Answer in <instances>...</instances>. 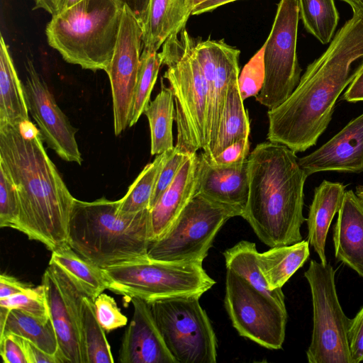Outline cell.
<instances>
[{"instance_id": "obj_1", "label": "cell", "mask_w": 363, "mask_h": 363, "mask_svg": "<svg viewBox=\"0 0 363 363\" xmlns=\"http://www.w3.org/2000/svg\"><path fill=\"white\" fill-rule=\"evenodd\" d=\"M363 60V17L354 15L338 30L325 51L309 64L292 94L269 110V141L296 153L314 146L331 121L336 101Z\"/></svg>"}, {"instance_id": "obj_2", "label": "cell", "mask_w": 363, "mask_h": 363, "mask_svg": "<svg viewBox=\"0 0 363 363\" xmlns=\"http://www.w3.org/2000/svg\"><path fill=\"white\" fill-rule=\"evenodd\" d=\"M42 139L30 121L0 124V164L13 180L20 203L15 230L52 252L68 243L75 198L48 155Z\"/></svg>"}, {"instance_id": "obj_3", "label": "cell", "mask_w": 363, "mask_h": 363, "mask_svg": "<svg viewBox=\"0 0 363 363\" xmlns=\"http://www.w3.org/2000/svg\"><path fill=\"white\" fill-rule=\"evenodd\" d=\"M296 154L269 140L257 144L247 158L249 193L241 217L270 247L302 240L303 188L308 176Z\"/></svg>"}, {"instance_id": "obj_4", "label": "cell", "mask_w": 363, "mask_h": 363, "mask_svg": "<svg viewBox=\"0 0 363 363\" xmlns=\"http://www.w3.org/2000/svg\"><path fill=\"white\" fill-rule=\"evenodd\" d=\"M118 207V200L104 197L74 201L68 244L103 269L148 257L153 240L150 208L123 213Z\"/></svg>"}, {"instance_id": "obj_5", "label": "cell", "mask_w": 363, "mask_h": 363, "mask_svg": "<svg viewBox=\"0 0 363 363\" xmlns=\"http://www.w3.org/2000/svg\"><path fill=\"white\" fill-rule=\"evenodd\" d=\"M123 8L120 0H83L52 16L45 28L48 43L67 62L106 72Z\"/></svg>"}, {"instance_id": "obj_6", "label": "cell", "mask_w": 363, "mask_h": 363, "mask_svg": "<svg viewBox=\"0 0 363 363\" xmlns=\"http://www.w3.org/2000/svg\"><path fill=\"white\" fill-rule=\"evenodd\" d=\"M196 39L185 29L171 35L162 45V64L167 67L163 77L175 102L177 140L175 147L196 153L208 146V89L194 51Z\"/></svg>"}, {"instance_id": "obj_7", "label": "cell", "mask_w": 363, "mask_h": 363, "mask_svg": "<svg viewBox=\"0 0 363 363\" xmlns=\"http://www.w3.org/2000/svg\"><path fill=\"white\" fill-rule=\"evenodd\" d=\"M108 290L130 299L153 301L180 296L201 297L216 281L203 262H167L149 257L104 269Z\"/></svg>"}, {"instance_id": "obj_8", "label": "cell", "mask_w": 363, "mask_h": 363, "mask_svg": "<svg viewBox=\"0 0 363 363\" xmlns=\"http://www.w3.org/2000/svg\"><path fill=\"white\" fill-rule=\"evenodd\" d=\"M241 215L196 193L169 229L151 241L147 256L167 262H203L222 226Z\"/></svg>"}, {"instance_id": "obj_9", "label": "cell", "mask_w": 363, "mask_h": 363, "mask_svg": "<svg viewBox=\"0 0 363 363\" xmlns=\"http://www.w3.org/2000/svg\"><path fill=\"white\" fill-rule=\"evenodd\" d=\"M304 277L313 303V332L306 351L310 363H352L347 333L351 319L340 303L335 271L328 264L311 260Z\"/></svg>"}, {"instance_id": "obj_10", "label": "cell", "mask_w": 363, "mask_h": 363, "mask_svg": "<svg viewBox=\"0 0 363 363\" xmlns=\"http://www.w3.org/2000/svg\"><path fill=\"white\" fill-rule=\"evenodd\" d=\"M198 296L157 300L150 307L165 343L177 363H216L217 340Z\"/></svg>"}, {"instance_id": "obj_11", "label": "cell", "mask_w": 363, "mask_h": 363, "mask_svg": "<svg viewBox=\"0 0 363 363\" xmlns=\"http://www.w3.org/2000/svg\"><path fill=\"white\" fill-rule=\"evenodd\" d=\"M298 0H280L264 47V80L256 101L272 110L292 94L301 69L296 43L299 21Z\"/></svg>"}, {"instance_id": "obj_12", "label": "cell", "mask_w": 363, "mask_h": 363, "mask_svg": "<svg viewBox=\"0 0 363 363\" xmlns=\"http://www.w3.org/2000/svg\"><path fill=\"white\" fill-rule=\"evenodd\" d=\"M224 304L233 326L240 336L267 349L282 347L287 322L285 303L227 269Z\"/></svg>"}, {"instance_id": "obj_13", "label": "cell", "mask_w": 363, "mask_h": 363, "mask_svg": "<svg viewBox=\"0 0 363 363\" xmlns=\"http://www.w3.org/2000/svg\"><path fill=\"white\" fill-rule=\"evenodd\" d=\"M50 319L58 341L60 363H86L82 303L86 296L57 265L49 262L42 277Z\"/></svg>"}, {"instance_id": "obj_14", "label": "cell", "mask_w": 363, "mask_h": 363, "mask_svg": "<svg viewBox=\"0 0 363 363\" xmlns=\"http://www.w3.org/2000/svg\"><path fill=\"white\" fill-rule=\"evenodd\" d=\"M143 48L142 24L124 5L117 42L106 72L111 84L116 135L129 127Z\"/></svg>"}, {"instance_id": "obj_15", "label": "cell", "mask_w": 363, "mask_h": 363, "mask_svg": "<svg viewBox=\"0 0 363 363\" xmlns=\"http://www.w3.org/2000/svg\"><path fill=\"white\" fill-rule=\"evenodd\" d=\"M23 84L29 113L34 118L48 147L66 162L81 164L82 155L76 140L77 131L58 106L47 84L27 58Z\"/></svg>"}, {"instance_id": "obj_16", "label": "cell", "mask_w": 363, "mask_h": 363, "mask_svg": "<svg viewBox=\"0 0 363 363\" xmlns=\"http://www.w3.org/2000/svg\"><path fill=\"white\" fill-rule=\"evenodd\" d=\"M133 315L119 350L121 363H177L169 350L152 314L150 304L131 298Z\"/></svg>"}, {"instance_id": "obj_17", "label": "cell", "mask_w": 363, "mask_h": 363, "mask_svg": "<svg viewBox=\"0 0 363 363\" xmlns=\"http://www.w3.org/2000/svg\"><path fill=\"white\" fill-rule=\"evenodd\" d=\"M298 164L308 176L327 171L362 172L363 113L318 149L298 158Z\"/></svg>"}, {"instance_id": "obj_18", "label": "cell", "mask_w": 363, "mask_h": 363, "mask_svg": "<svg viewBox=\"0 0 363 363\" xmlns=\"http://www.w3.org/2000/svg\"><path fill=\"white\" fill-rule=\"evenodd\" d=\"M196 193L234 208L242 214L249 193L248 160L233 164L215 165L202 152L198 155Z\"/></svg>"}, {"instance_id": "obj_19", "label": "cell", "mask_w": 363, "mask_h": 363, "mask_svg": "<svg viewBox=\"0 0 363 363\" xmlns=\"http://www.w3.org/2000/svg\"><path fill=\"white\" fill-rule=\"evenodd\" d=\"M333 229L337 259L363 278V204L352 190L346 191Z\"/></svg>"}, {"instance_id": "obj_20", "label": "cell", "mask_w": 363, "mask_h": 363, "mask_svg": "<svg viewBox=\"0 0 363 363\" xmlns=\"http://www.w3.org/2000/svg\"><path fill=\"white\" fill-rule=\"evenodd\" d=\"M214 66V84L208 111V146L203 151L208 154L216 142L227 99L230 84L240 74V50L228 45L223 40H205Z\"/></svg>"}, {"instance_id": "obj_21", "label": "cell", "mask_w": 363, "mask_h": 363, "mask_svg": "<svg viewBox=\"0 0 363 363\" xmlns=\"http://www.w3.org/2000/svg\"><path fill=\"white\" fill-rule=\"evenodd\" d=\"M197 162L198 155L191 154L173 182L150 208L153 240L169 229L194 196Z\"/></svg>"}, {"instance_id": "obj_22", "label": "cell", "mask_w": 363, "mask_h": 363, "mask_svg": "<svg viewBox=\"0 0 363 363\" xmlns=\"http://www.w3.org/2000/svg\"><path fill=\"white\" fill-rule=\"evenodd\" d=\"M346 186L323 180L314 189L313 201L306 219L308 241L318 254L320 262L328 264L325 242L330 223L341 206Z\"/></svg>"}, {"instance_id": "obj_23", "label": "cell", "mask_w": 363, "mask_h": 363, "mask_svg": "<svg viewBox=\"0 0 363 363\" xmlns=\"http://www.w3.org/2000/svg\"><path fill=\"white\" fill-rule=\"evenodd\" d=\"M191 15L187 0H150L141 23L143 48L158 51L171 35L185 28Z\"/></svg>"}, {"instance_id": "obj_24", "label": "cell", "mask_w": 363, "mask_h": 363, "mask_svg": "<svg viewBox=\"0 0 363 363\" xmlns=\"http://www.w3.org/2000/svg\"><path fill=\"white\" fill-rule=\"evenodd\" d=\"M310 255L309 242L271 247L257 254V265L268 289H281L291 276L306 262Z\"/></svg>"}, {"instance_id": "obj_25", "label": "cell", "mask_w": 363, "mask_h": 363, "mask_svg": "<svg viewBox=\"0 0 363 363\" xmlns=\"http://www.w3.org/2000/svg\"><path fill=\"white\" fill-rule=\"evenodd\" d=\"M23 86L18 78L9 48L0 39V124L30 121Z\"/></svg>"}, {"instance_id": "obj_26", "label": "cell", "mask_w": 363, "mask_h": 363, "mask_svg": "<svg viewBox=\"0 0 363 363\" xmlns=\"http://www.w3.org/2000/svg\"><path fill=\"white\" fill-rule=\"evenodd\" d=\"M49 262L62 269L93 301L108 289L109 280L104 269L77 252L68 243L52 251Z\"/></svg>"}, {"instance_id": "obj_27", "label": "cell", "mask_w": 363, "mask_h": 363, "mask_svg": "<svg viewBox=\"0 0 363 363\" xmlns=\"http://www.w3.org/2000/svg\"><path fill=\"white\" fill-rule=\"evenodd\" d=\"M238 77H234L230 84L214 145L208 154L203 152L208 160L218 156L233 143L249 137L250 121L239 90Z\"/></svg>"}, {"instance_id": "obj_28", "label": "cell", "mask_w": 363, "mask_h": 363, "mask_svg": "<svg viewBox=\"0 0 363 363\" xmlns=\"http://www.w3.org/2000/svg\"><path fill=\"white\" fill-rule=\"evenodd\" d=\"M174 96L169 87L162 81L161 90L155 99L150 101L144 111L150 125L151 155H160L172 150V123L175 119Z\"/></svg>"}, {"instance_id": "obj_29", "label": "cell", "mask_w": 363, "mask_h": 363, "mask_svg": "<svg viewBox=\"0 0 363 363\" xmlns=\"http://www.w3.org/2000/svg\"><path fill=\"white\" fill-rule=\"evenodd\" d=\"M10 333L28 340L48 354H57L58 341L50 319L45 321L19 309H11L0 337Z\"/></svg>"}, {"instance_id": "obj_30", "label": "cell", "mask_w": 363, "mask_h": 363, "mask_svg": "<svg viewBox=\"0 0 363 363\" xmlns=\"http://www.w3.org/2000/svg\"><path fill=\"white\" fill-rule=\"evenodd\" d=\"M257 254L255 242L241 240L223 252L226 269L242 277L260 291L285 303L281 289H268L257 265Z\"/></svg>"}, {"instance_id": "obj_31", "label": "cell", "mask_w": 363, "mask_h": 363, "mask_svg": "<svg viewBox=\"0 0 363 363\" xmlns=\"http://www.w3.org/2000/svg\"><path fill=\"white\" fill-rule=\"evenodd\" d=\"M173 149L157 155L154 160L143 168L128 187L125 196L118 200V209L121 212L136 213L150 208L151 198L160 173Z\"/></svg>"}, {"instance_id": "obj_32", "label": "cell", "mask_w": 363, "mask_h": 363, "mask_svg": "<svg viewBox=\"0 0 363 363\" xmlns=\"http://www.w3.org/2000/svg\"><path fill=\"white\" fill-rule=\"evenodd\" d=\"M305 29L325 45L333 38L339 21L334 0H298Z\"/></svg>"}, {"instance_id": "obj_33", "label": "cell", "mask_w": 363, "mask_h": 363, "mask_svg": "<svg viewBox=\"0 0 363 363\" xmlns=\"http://www.w3.org/2000/svg\"><path fill=\"white\" fill-rule=\"evenodd\" d=\"M82 334L86 363L114 362L105 330L96 318L94 301L86 296L82 303Z\"/></svg>"}, {"instance_id": "obj_34", "label": "cell", "mask_w": 363, "mask_h": 363, "mask_svg": "<svg viewBox=\"0 0 363 363\" xmlns=\"http://www.w3.org/2000/svg\"><path fill=\"white\" fill-rule=\"evenodd\" d=\"M160 53L143 48L129 127L134 125L148 106L162 65Z\"/></svg>"}, {"instance_id": "obj_35", "label": "cell", "mask_w": 363, "mask_h": 363, "mask_svg": "<svg viewBox=\"0 0 363 363\" xmlns=\"http://www.w3.org/2000/svg\"><path fill=\"white\" fill-rule=\"evenodd\" d=\"M0 306L19 309L32 316L47 321L50 319L43 286L30 287L27 291L0 299Z\"/></svg>"}, {"instance_id": "obj_36", "label": "cell", "mask_w": 363, "mask_h": 363, "mask_svg": "<svg viewBox=\"0 0 363 363\" xmlns=\"http://www.w3.org/2000/svg\"><path fill=\"white\" fill-rule=\"evenodd\" d=\"M19 215L16 187L6 169L0 164V227L15 229Z\"/></svg>"}, {"instance_id": "obj_37", "label": "cell", "mask_w": 363, "mask_h": 363, "mask_svg": "<svg viewBox=\"0 0 363 363\" xmlns=\"http://www.w3.org/2000/svg\"><path fill=\"white\" fill-rule=\"evenodd\" d=\"M264 47L262 46L244 66L238 77V86L242 100L257 96L264 80Z\"/></svg>"}, {"instance_id": "obj_38", "label": "cell", "mask_w": 363, "mask_h": 363, "mask_svg": "<svg viewBox=\"0 0 363 363\" xmlns=\"http://www.w3.org/2000/svg\"><path fill=\"white\" fill-rule=\"evenodd\" d=\"M96 318L106 332H110L127 324L124 315L113 298L101 293L94 301Z\"/></svg>"}, {"instance_id": "obj_39", "label": "cell", "mask_w": 363, "mask_h": 363, "mask_svg": "<svg viewBox=\"0 0 363 363\" xmlns=\"http://www.w3.org/2000/svg\"><path fill=\"white\" fill-rule=\"evenodd\" d=\"M191 154L192 153L180 151L174 146L171 155L167 160L160 173L151 198L150 209L155 204L162 193L173 182L182 165L191 155Z\"/></svg>"}, {"instance_id": "obj_40", "label": "cell", "mask_w": 363, "mask_h": 363, "mask_svg": "<svg viewBox=\"0 0 363 363\" xmlns=\"http://www.w3.org/2000/svg\"><path fill=\"white\" fill-rule=\"evenodd\" d=\"M348 346L352 363L363 361V307L351 319L347 333Z\"/></svg>"}, {"instance_id": "obj_41", "label": "cell", "mask_w": 363, "mask_h": 363, "mask_svg": "<svg viewBox=\"0 0 363 363\" xmlns=\"http://www.w3.org/2000/svg\"><path fill=\"white\" fill-rule=\"evenodd\" d=\"M0 354L4 363H28L21 338L15 334L0 337Z\"/></svg>"}, {"instance_id": "obj_42", "label": "cell", "mask_w": 363, "mask_h": 363, "mask_svg": "<svg viewBox=\"0 0 363 363\" xmlns=\"http://www.w3.org/2000/svg\"><path fill=\"white\" fill-rule=\"evenodd\" d=\"M249 155V139L244 138L226 147L213 159L207 160L209 162L215 165H228L243 162L248 158Z\"/></svg>"}, {"instance_id": "obj_43", "label": "cell", "mask_w": 363, "mask_h": 363, "mask_svg": "<svg viewBox=\"0 0 363 363\" xmlns=\"http://www.w3.org/2000/svg\"><path fill=\"white\" fill-rule=\"evenodd\" d=\"M20 338L28 363H60L57 355L45 352L28 340Z\"/></svg>"}, {"instance_id": "obj_44", "label": "cell", "mask_w": 363, "mask_h": 363, "mask_svg": "<svg viewBox=\"0 0 363 363\" xmlns=\"http://www.w3.org/2000/svg\"><path fill=\"white\" fill-rule=\"evenodd\" d=\"M31 286L18 279L3 273L0 276V299L24 292Z\"/></svg>"}, {"instance_id": "obj_45", "label": "cell", "mask_w": 363, "mask_h": 363, "mask_svg": "<svg viewBox=\"0 0 363 363\" xmlns=\"http://www.w3.org/2000/svg\"><path fill=\"white\" fill-rule=\"evenodd\" d=\"M343 99L348 102L363 101V60L356 68V75L343 94Z\"/></svg>"}, {"instance_id": "obj_46", "label": "cell", "mask_w": 363, "mask_h": 363, "mask_svg": "<svg viewBox=\"0 0 363 363\" xmlns=\"http://www.w3.org/2000/svg\"><path fill=\"white\" fill-rule=\"evenodd\" d=\"M127 6L142 23L144 21L150 0H120Z\"/></svg>"}, {"instance_id": "obj_47", "label": "cell", "mask_w": 363, "mask_h": 363, "mask_svg": "<svg viewBox=\"0 0 363 363\" xmlns=\"http://www.w3.org/2000/svg\"><path fill=\"white\" fill-rule=\"evenodd\" d=\"M235 1L238 0H207L195 7L191 11V15H199L209 12L218 7Z\"/></svg>"}, {"instance_id": "obj_48", "label": "cell", "mask_w": 363, "mask_h": 363, "mask_svg": "<svg viewBox=\"0 0 363 363\" xmlns=\"http://www.w3.org/2000/svg\"><path fill=\"white\" fill-rule=\"evenodd\" d=\"M35 6L33 9H42L50 13L52 16L59 12L60 0H34Z\"/></svg>"}, {"instance_id": "obj_49", "label": "cell", "mask_w": 363, "mask_h": 363, "mask_svg": "<svg viewBox=\"0 0 363 363\" xmlns=\"http://www.w3.org/2000/svg\"><path fill=\"white\" fill-rule=\"evenodd\" d=\"M347 3L352 9L354 15L363 17V0H340Z\"/></svg>"}, {"instance_id": "obj_50", "label": "cell", "mask_w": 363, "mask_h": 363, "mask_svg": "<svg viewBox=\"0 0 363 363\" xmlns=\"http://www.w3.org/2000/svg\"><path fill=\"white\" fill-rule=\"evenodd\" d=\"M10 309L0 306V333L4 330Z\"/></svg>"}, {"instance_id": "obj_51", "label": "cell", "mask_w": 363, "mask_h": 363, "mask_svg": "<svg viewBox=\"0 0 363 363\" xmlns=\"http://www.w3.org/2000/svg\"><path fill=\"white\" fill-rule=\"evenodd\" d=\"M83 0H60V6H59V12L67 9L74 6V5L79 4ZM58 12V13H59Z\"/></svg>"}, {"instance_id": "obj_52", "label": "cell", "mask_w": 363, "mask_h": 363, "mask_svg": "<svg viewBox=\"0 0 363 363\" xmlns=\"http://www.w3.org/2000/svg\"><path fill=\"white\" fill-rule=\"evenodd\" d=\"M206 1L207 0H187L188 6L191 13L195 7H196L197 6H199V4H202Z\"/></svg>"}, {"instance_id": "obj_53", "label": "cell", "mask_w": 363, "mask_h": 363, "mask_svg": "<svg viewBox=\"0 0 363 363\" xmlns=\"http://www.w3.org/2000/svg\"><path fill=\"white\" fill-rule=\"evenodd\" d=\"M354 193L363 204V184L357 185Z\"/></svg>"}]
</instances>
